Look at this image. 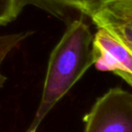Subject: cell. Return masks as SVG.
Instances as JSON below:
<instances>
[{
    "label": "cell",
    "instance_id": "obj_1",
    "mask_svg": "<svg viewBox=\"0 0 132 132\" xmlns=\"http://www.w3.org/2000/svg\"><path fill=\"white\" fill-rule=\"evenodd\" d=\"M92 35L81 18L69 24L49 58L43 94L36 113L26 132H36L56 103L93 64Z\"/></svg>",
    "mask_w": 132,
    "mask_h": 132
},
{
    "label": "cell",
    "instance_id": "obj_2",
    "mask_svg": "<svg viewBox=\"0 0 132 132\" xmlns=\"http://www.w3.org/2000/svg\"><path fill=\"white\" fill-rule=\"evenodd\" d=\"M83 132H132V93L110 89L83 119Z\"/></svg>",
    "mask_w": 132,
    "mask_h": 132
},
{
    "label": "cell",
    "instance_id": "obj_3",
    "mask_svg": "<svg viewBox=\"0 0 132 132\" xmlns=\"http://www.w3.org/2000/svg\"><path fill=\"white\" fill-rule=\"evenodd\" d=\"M93 64L102 72H112L132 88V53L116 37L103 28H98L92 37Z\"/></svg>",
    "mask_w": 132,
    "mask_h": 132
},
{
    "label": "cell",
    "instance_id": "obj_4",
    "mask_svg": "<svg viewBox=\"0 0 132 132\" xmlns=\"http://www.w3.org/2000/svg\"><path fill=\"white\" fill-rule=\"evenodd\" d=\"M98 28H103L132 53V0H110L88 15Z\"/></svg>",
    "mask_w": 132,
    "mask_h": 132
},
{
    "label": "cell",
    "instance_id": "obj_5",
    "mask_svg": "<svg viewBox=\"0 0 132 132\" xmlns=\"http://www.w3.org/2000/svg\"><path fill=\"white\" fill-rule=\"evenodd\" d=\"M110 0H18L20 11L26 6H32L57 17L64 18L72 10L88 16L90 13L101 4Z\"/></svg>",
    "mask_w": 132,
    "mask_h": 132
},
{
    "label": "cell",
    "instance_id": "obj_6",
    "mask_svg": "<svg viewBox=\"0 0 132 132\" xmlns=\"http://www.w3.org/2000/svg\"><path fill=\"white\" fill-rule=\"evenodd\" d=\"M32 35V32H22V33L10 34L0 36V89L3 88L6 81V77L2 73L1 67L9 53L16 48L21 42Z\"/></svg>",
    "mask_w": 132,
    "mask_h": 132
},
{
    "label": "cell",
    "instance_id": "obj_7",
    "mask_svg": "<svg viewBox=\"0 0 132 132\" xmlns=\"http://www.w3.org/2000/svg\"><path fill=\"white\" fill-rule=\"evenodd\" d=\"M20 12L18 0H0V26L14 21Z\"/></svg>",
    "mask_w": 132,
    "mask_h": 132
}]
</instances>
